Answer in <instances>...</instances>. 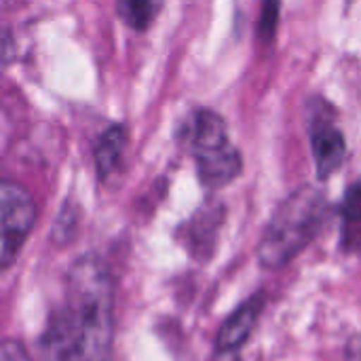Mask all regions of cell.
<instances>
[{
	"mask_svg": "<svg viewBox=\"0 0 361 361\" xmlns=\"http://www.w3.org/2000/svg\"><path fill=\"white\" fill-rule=\"evenodd\" d=\"M277 17H279V0H264L260 25H258V32H260L262 38H273L275 25H277Z\"/></svg>",
	"mask_w": 361,
	"mask_h": 361,
	"instance_id": "cell-11",
	"label": "cell"
},
{
	"mask_svg": "<svg viewBox=\"0 0 361 361\" xmlns=\"http://www.w3.org/2000/svg\"><path fill=\"white\" fill-rule=\"evenodd\" d=\"M361 239V182L353 184L343 203V241L345 245Z\"/></svg>",
	"mask_w": 361,
	"mask_h": 361,
	"instance_id": "cell-10",
	"label": "cell"
},
{
	"mask_svg": "<svg viewBox=\"0 0 361 361\" xmlns=\"http://www.w3.org/2000/svg\"><path fill=\"white\" fill-rule=\"evenodd\" d=\"M195 163H197L199 180L207 188H222L231 184L241 173L243 167L241 152L231 142L220 148L195 154Z\"/></svg>",
	"mask_w": 361,
	"mask_h": 361,
	"instance_id": "cell-7",
	"label": "cell"
},
{
	"mask_svg": "<svg viewBox=\"0 0 361 361\" xmlns=\"http://www.w3.org/2000/svg\"><path fill=\"white\" fill-rule=\"evenodd\" d=\"M0 209H2V245H0V262L2 267H11L19 256L23 243L27 241L34 220L36 205L32 197L15 182H2L0 188Z\"/></svg>",
	"mask_w": 361,
	"mask_h": 361,
	"instance_id": "cell-3",
	"label": "cell"
},
{
	"mask_svg": "<svg viewBox=\"0 0 361 361\" xmlns=\"http://www.w3.org/2000/svg\"><path fill=\"white\" fill-rule=\"evenodd\" d=\"M328 203L319 188L300 186L275 209L260 243L258 260L264 269H281L292 262L319 233Z\"/></svg>",
	"mask_w": 361,
	"mask_h": 361,
	"instance_id": "cell-2",
	"label": "cell"
},
{
	"mask_svg": "<svg viewBox=\"0 0 361 361\" xmlns=\"http://www.w3.org/2000/svg\"><path fill=\"white\" fill-rule=\"evenodd\" d=\"M114 334V288L108 267L93 254L66 273L59 300L40 334L44 361H110Z\"/></svg>",
	"mask_w": 361,
	"mask_h": 361,
	"instance_id": "cell-1",
	"label": "cell"
},
{
	"mask_svg": "<svg viewBox=\"0 0 361 361\" xmlns=\"http://www.w3.org/2000/svg\"><path fill=\"white\" fill-rule=\"evenodd\" d=\"M0 361H32L30 355L25 353V349L13 341H6L4 347H2V353H0Z\"/></svg>",
	"mask_w": 361,
	"mask_h": 361,
	"instance_id": "cell-12",
	"label": "cell"
},
{
	"mask_svg": "<svg viewBox=\"0 0 361 361\" xmlns=\"http://www.w3.org/2000/svg\"><path fill=\"white\" fill-rule=\"evenodd\" d=\"M180 135L192 157L228 144V131L224 118L209 108L195 110L184 121V129L180 131Z\"/></svg>",
	"mask_w": 361,
	"mask_h": 361,
	"instance_id": "cell-5",
	"label": "cell"
},
{
	"mask_svg": "<svg viewBox=\"0 0 361 361\" xmlns=\"http://www.w3.org/2000/svg\"><path fill=\"white\" fill-rule=\"evenodd\" d=\"M125 146H127V129L123 125H112L99 135L95 150H93L99 178H108L110 173L118 169Z\"/></svg>",
	"mask_w": 361,
	"mask_h": 361,
	"instance_id": "cell-8",
	"label": "cell"
},
{
	"mask_svg": "<svg viewBox=\"0 0 361 361\" xmlns=\"http://www.w3.org/2000/svg\"><path fill=\"white\" fill-rule=\"evenodd\" d=\"M262 309H264V294H254L243 305H239L237 311L220 326L218 343H216L218 351L237 353L252 336Z\"/></svg>",
	"mask_w": 361,
	"mask_h": 361,
	"instance_id": "cell-6",
	"label": "cell"
},
{
	"mask_svg": "<svg viewBox=\"0 0 361 361\" xmlns=\"http://www.w3.org/2000/svg\"><path fill=\"white\" fill-rule=\"evenodd\" d=\"M163 4L165 0H116V15L127 27L146 32L154 23Z\"/></svg>",
	"mask_w": 361,
	"mask_h": 361,
	"instance_id": "cell-9",
	"label": "cell"
},
{
	"mask_svg": "<svg viewBox=\"0 0 361 361\" xmlns=\"http://www.w3.org/2000/svg\"><path fill=\"white\" fill-rule=\"evenodd\" d=\"M309 135H311V150H313L317 176H319V180H328L345 163V157H347L345 135L336 127L334 118H330L322 112L311 118Z\"/></svg>",
	"mask_w": 361,
	"mask_h": 361,
	"instance_id": "cell-4",
	"label": "cell"
},
{
	"mask_svg": "<svg viewBox=\"0 0 361 361\" xmlns=\"http://www.w3.org/2000/svg\"><path fill=\"white\" fill-rule=\"evenodd\" d=\"M347 361H361V336H355L347 347Z\"/></svg>",
	"mask_w": 361,
	"mask_h": 361,
	"instance_id": "cell-13",
	"label": "cell"
}]
</instances>
